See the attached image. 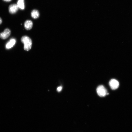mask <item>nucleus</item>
I'll list each match as a JSON object with an SVG mask.
<instances>
[{
  "label": "nucleus",
  "instance_id": "39448f33",
  "mask_svg": "<svg viewBox=\"0 0 132 132\" xmlns=\"http://www.w3.org/2000/svg\"><path fill=\"white\" fill-rule=\"evenodd\" d=\"M18 8L19 7L17 4H11L9 6V11L11 13L14 14L17 12Z\"/></svg>",
  "mask_w": 132,
  "mask_h": 132
},
{
  "label": "nucleus",
  "instance_id": "f8f14e48",
  "mask_svg": "<svg viewBox=\"0 0 132 132\" xmlns=\"http://www.w3.org/2000/svg\"><path fill=\"white\" fill-rule=\"evenodd\" d=\"M2 22V20L0 18V24H1Z\"/></svg>",
  "mask_w": 132,
  "mask_h": 132
},
{
  "label": "nucleus",
  "instance_id": "6e6552de",
  "mask_svg": "<svg viewBox=\"0 0 132 132\" xmlns=\"http://www.w3.org/2000/svg\"><path fill=\"white\" fill-rule=\"evenodd\" d=\"M31 16L34 19H36L38 18L39 16V13L37 10H33L31 12Z\"/></svg>",
  "mask_w": 132,
  "mask_h": 132
},
{
  "label": "nucleus",
  "instance_id": "f03ea898",
  "mask_svg": "<svg viewBox=\"0 0 132 132\" xmlns=\"http://www.w3.org/2000/svg\"><path fill=\"white\" fill-rule=\"evenodd\" d=\"M98 95L100 97H104L108 94L105 87L102 85L99 86L97 89Z\"/></svg>",
  "mask_w": 132,
  "mask_h": 132
},
{
  "label": "nucleus",
  "instance_id": "0eeeda50",
  "mask_svg": "<svg viewBox=\"0 0 132 132\" xmlns=\"http://www.w3.org/2000/svg\"><path fill=\"white\" fill-rule=\"evenodd\" d=\"M16 42V41L15 39H11L6 44V48L9 49L11 48L14 45Z\"/></svg>",
  "mask_w": 132,
  "mask_h": 132
},
{
  "label": "nucleus",
  "instance_id": "1a4fd4ad",
  "mask_svg": "<svg viewBox=\"0 0 132 132\" xmlns=\"http://www.w3.org/2000/svg\"><path fill=\"white\" fill-rule=\"evenodd\" d=\"M17 5L19 8L21 10H23L25 7L24 0H18Z\"/></svg>",
  "mask_w": 132,
  "mask_h": 132
},
{
  "label": "nucleus",
  "instance_id": "7ed1b4c3",
  "mask_svg": "<svg viewBox=\"0 0 132 132\" xmlns=\"http://www.w3.org/2000/svg\"><path fill=\"white\" fill-rule=\"evenodd\" d=\"M109 85L112 90H115L117 89L119 86V83L116 80L113 79L110 80L109 82Z\"/></svg>",
  "mask_w": 132,
  "mask_h": 132
},
{
  "label": "nucleus",
  "instance_id": "20e7f679",
  "mask_svg": "<svg viewBox=\"0 0 132 132\" xmlns=\"http://www.w3.org/2000/svg\"><path fill=\"white\" fill-rule=\"evenodd\" d=\"M11 31L8 28L5 29L3 32L0 33V38L3 39L7 38L10 35Z\"/></svg>",
  "mask_w": 132,
  "mask_h": 132
},
{
  "label": "nucleus",
  "instance_id": "9d476101",
  "mask_svg": "<svg viewBox=\"0 0 132 132\" xmlns=\"http://www.w3.org/2000/svg\"><path fill=\"white\" fill-rule=\"evenodd\" d=\"M62 87L61 86H59L57 88V90L58 92L60 91L62 89Z\"/></svg>",
  "mask_w": 132,
  "mask_h": 132
},
{
  "label": "nucleus",
  "instance_id": "f257e3e1",
  "mask_svg": "<svg viewBox=\"0 0 132 132\" xmlns=\"http://www.w3.org/2000/svg\"><path fill=\"white\" fill-rule=\"evenodd\" d=\"M21 41L24 44V48L25 50L28 51L31 49L32 42L30 38L26 36H23L21 39Z\"/></svg>",
  "mask_w": 132,
  "mask_h": 132
},
{
  "label": "nucleus",
  "instance_id": "423d86ee",
  "mask_svg": "<svg viewBox=\"0 0 132 132\" xmlns=\"http://www.w3.org/2000/svg\"><path fill=\"white\" fill-rule=\"evenodd\" d=\"M33 23L30 20H26L24 23V26L27 30H30L33 27Z\"/></svg>",
  "mask_w": 132,
  "mask_h": 132
},
{
  "label": "nucleus",
  "instance_id": "9b49d317",
  "mask_svg": "<svg viewBox=\"0 0 132 132\" xmlns=\"http://www.w3.org/2000/svg\"><path fill=\"white\" fill-rule=\"evenodd\" d=\"M4 1L7 2H9L11 1V0H3Z\"/></svg>",
  "mask_w": 132,
  "mask_h": 132
}]
</instances>
